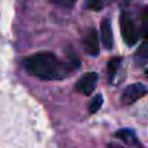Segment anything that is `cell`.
I'll use <instances>...</instances> for the list:
<instances>
[{
  "label": "cell",
  "mask_w": 148,
  "mask_h": 148,
  "mask_svg": "<svg viewBox=\"0 0 148 148\" xmlns=\"http://www.w3.org/2000/svg\"><path fill=\"white\" fill-rule=\"evenodd\" d=\"M126 3H129V0H126Z\"/></svg>",
  "instance_id": "cell-13"
},
{
  "label": "cell",
  "mask_w": 148,
  "mask_h": 148,
  "mask_svg": "<svg viewBox=\"0 0 148 148\" xmlns=\"http://www.w3.org/2000/svg\"><path fill=\"white\" fill-rule=\"evenodd\" d=\"M49 2H52L54 5L62 6V8H71L74 3H76V0H49Z\"/></svg>",
  "instance_id": "cell-11"
},
{
  "label": "cell",
  "mask_w": 148,
  "mask_h": 148,
  "mask_svg": "<svg viewBox=\"0 0 148 148\" xmlns=\"http://www.w3.org/2000/svg\"><path fill=\"white\" fill-rule=\"evenodd\" d=\"M122 62V58L121 57H116V58H112L108 64V77H109V82H112L116 76V73H118V68Z\"/></svg>",
  "instance_id": "cell-8"
},
{
  "label": "cell",
  "mask_w": 148,
  "mask_h": 148,
  "mask_svg": "<svg viewBox=\"0 0 148 148\" xmlns=\"http://www.w3.org/2000/svg\"><path fill=\"white\" fill-rule=\"evenodd\" d=\"M23 68L41 80H61L80 65V61L64 62L52 52H36L23 60Z\"/></svg>",
  "instance_id": "cell-1"
},
{
  "label": "cell",
  "mask_w": 148,
  "mask_h": 148,
  "mask_svg": "<svg viewBox=\"0 0 148 148\" xmlns=\"http://www.w3.org/2000/svg\"><path fill=\"white\" fill-rule=\"evenodd\" d=\"M147 15H148V9H144V13H142V34L144 36H147Z\"/></svg>",
  "instance_id": "cell-12"
},
{
  "label": "cell",
  "mask_w": 148,
  "mask_h": 148,
  "mask_svg": "<svg viewBox=\"0 0 148 148\" xmlns=\"http://www.w3.org/2000/svg\"><path fill=\"white\" fill-rule=\"evenodd\" d=\"M103 2L102 0H84V8L86 9H90V10H95V12H99L103 9Z\"/></svg>",
  "instance_id": "cell-10"
},
{
  "label": "cell",
  "mask_w": 148,
  "mask_h": 148,
  "mask_svg": "<svg viewBox=\"0 0 148 148\" xmlns=\"http://www.w3.org/2000/svg\"><path fill=\"white\" fill-rule=\"evenodd\" d=\"M84 49L89 55H99L100 52V45H99V36H97V32L95 29H90L86 36H84Z\"/></svg>",
  "instance_id": "cell-5"
},
{
  "label": "cell",
  "mask_w": 148,
  "mask_h": 148,
  "mask_svg": "<svg viewBox=\"0 0 148 148\" xmlns=\"http://www.w3.org/2000/svg\"><path fill=\"white\" fill-rule=\"evenodd\" d=\"M115 138L121 139V141H122L123 144H126V145H131V147L141 148L138 138L135 136V134H134L131 129H119V131L115 134Z\"/></svg>",
  "instance_id": "cell-7"
},
{
  "label": "cell",
  "mask_w": 148,
  "mask_h": 148,
  "mask_svg": "<svg viewBox=\"0 0 148 148\" xmlns=\"http://www.w3.org/2000/svg\"><path fill=\"white\" fill-rule=\"evenodd\" d=\"M102 105H103V96H102V95H96V96L92 99L90 105H89V112H90V113H96V112L102 108Z\"/></svg>",
  "instance_id": "cell-9"
},
{
  "label": "cell",
  "mask_w": 148,
  "mask_h": 148,
  "mask_svg": "<svg viewBox=\"0 0 148 148\" xmlns=\"http://www.w3.org/2000/svg\"><path fill=\"white\" fill-rule=\"evenodd\" d=\"M121 32H122V38L123 41L131 47L135 45L139 35H138V29L135 26V22L132 19V16L129 13H122L121 15Z\"/></svg>",
  "instance_id": "cell-2"
},
{
  "label": "cell",
  "mask_w": 148,
  "mask_h": 148,
  "mask_svg": "<svg viewBox=\"0 0 148 148\" xmlns=\"http://www.w3.org/2000/svg\"><path fill=\"white\" fill-rule=\"evenodd\" d=\"M96 84H97V74L96 73H86L79 80V83L76 84V90L84 96H90L95 92Z\"/></svg>",
  "instance_id": "cell-4"
},
{
  "label": "cell",
  "mask_w": 148,
  "mask_h": 148,
  "mask_svg": "<svg viewBox=\"0 0 148 148\" xmlns=\"http://www.w3.org/2000/svg\"><path fill=\"white\" fill-rule=\"evenodd\" d=\"M145 95H147V87H145V84H142V83H135V84L128 86V87L123 90L121 100H122L123 105H132L134 102H136L138 99L144 97Z\"/></svg>",
  "instance_id": "cell-3"
},
{
  "label": "cell",
  "mask_w": 148,
  "mask_h": 148,
  "mask_svg": "<svg viewBox=\"0 0 148 148\" xmlns=\"http://www.w3.org/2000/svg\"><path fill=\"white\" fill-rule=\"evenodd\" d=\"M100 39H102V45L106 49H112L113 35H112V25H110L109 19H105L100 23Z\"/></svg>",
  "instance_id": "cell-6"
}]
</instances>
